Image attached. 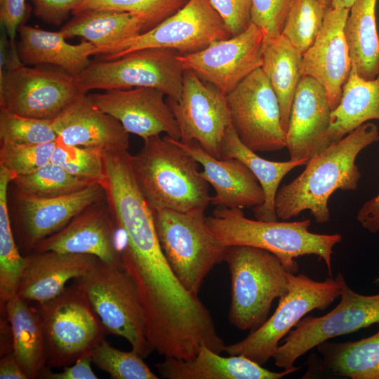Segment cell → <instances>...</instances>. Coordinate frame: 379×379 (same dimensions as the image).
Segmentation results:
<instances>
[{"label":"cell","mask_w":379,"mask_h":379,"mask_svg":"<svg viewBox=\"0 0 379 379\" xmlns=\"http://www.w3.org/2000/svg\"><path fill=\"white\" fill-rule=\"evenodd\" d=\"M0 2L1 22L13 46L16 32L25 15V0H0Z\"/></svg>","instance_id":"44"},{"label":"cell","mask_w":379,"mask_h":379,"mask_svg":"<svg viewBox=\"0 0 379 379\" xmlns=\"http://www.w3.org/2000/svg\"><path fill=\"white\" fill-rule=\"evenodd\" d=\"M354 0H332L331 8L350 9Z\"/></svg>","instance_id":"48"},{"label":"cell","mask_w":379,"mask_h":379,"mask_svg":"<svg viewBox=\"0 0 379 379\" xmlns=\"http://www.w3.org/2000/svg\"><path fill=\"white\" fill-rule=\"evenodd\" d=\"M130 163L136 183L154 211H205L210 203L208 182L200 175L199 163L168 135L144 140Z\"/></svg>","instance_id":"2"},{"label":"cell","mask_w":379,"mask_h":379,"mask_svg":"<svg viewBox=\"0 0 379 379\" xmlns=\"http://www.w3.org/2000/svg\"><path fill=\"white\" fill-rule=\"evenodd\" d=\"M82 0H32L34 14L46 22L60 25Z\"/></svg>","instance_id":"43"},{"label":"cell","mask_w":379,"mask_h":379,"mask_svg":"<svg viewBox=\"0 0 379 379\" xmlns=\"http://www.w3.org/2000/svg\"><path fill=\"white\" fill-rule=\"evenodd\" d=\"M171 140L203 167L200 175L215 191L210 199L213 205L242 208H254L264 203L265 194L260 182L242 161L235 158L217 159L195 140L184 143Z\"/></svg>","instance_id":"21"},{"label":"cell","mask_w":379,"mask_h":379,"mask_svg":"<svg viewBox=\"0 0 379 379\" xmlns=\"http://www.w3.org/2000/svg\"><path fill=\"white\" fill-rule=\"evenodd\" d=\"M326 10L317 0H294L281 35L303 55L319 35Z\"/></svg>","instance_id":"35"},{"label":"cell","mask_w":379,"mask_h":379,"mask_svg":"<svg viewBox=\"0 0 379 379\" xmlns=\"http://www.w3.org/2000/svg\"><path fill=\"white\" fill-rule=\"evenodd\" d=\"M188 0H82L72 12L89 10L126 12L140 17L147 32L180 10Z\"/></svg>","instance_id":"36"},{"label":"cell","mask_w":379,"mask_h":379,"mask_svg":"<svg viewBox=\"0 0 379 379\" xmlns=\"http://www.w3.org/2000/svg\"><path fill=\"white\" fill-rule=\"evenodd\" d=\"M156 366L168 379H280L301 367L272 371L243 355L222 357L207 347L190 359L165 357Z\"/></svg>","instance_id":"24"},{"label":"cell","mask_w":379,"mask_h":379,"mask_svg":"<svg viewBox=\"0 0 379 379\" xmlns=\"http://www.w3.org/2000/svg\"><path fill=\"white\" fill-rule=\"evenodd\" d=\"M226 96L231 124L244 145L255 152L286 147L279 100L261 68Z\"/></svg>","instance_id":"13"},{"label":"cell","mask_w":379,"mask_h":379,"mask_svg":"<svg viewBox=\"0 0 379 379\" xmlns=\"http://www.w3.org/2000/svg\"><path fill=\"white\" fill-rule=\"evenodd\" d=\"M376 3L377 0H354L344 27L352 67L366 80L374 79L379 74Z\"/></svg>","instance_id":"32"},{"label":"cell","mask_w":379,"mask_h":379,"mask_svg":"<svg viewBox=\"0 0 379 379\" xmlns=\"http://www.w3.org/2000/svg\"><path fill=\"white\" fill-rule=\"evenodd\" d=\"M227 95L185 69L180 98H167L178 123L182 142L193 140L209 154L221 159V142L231 124Z\"/></svg>","instance_id":"14"},{"label":"cell","mask_w":379,"mask_h":379,"mask_svg":"<svg viewBox=\"0 0 379 379\" xmlns=\"http://www.w3.org/2000/svg\"><path fill=\"white\" fill-rule=\"evenodd\" d=\"M83 93L74 76L59 67H28L16 49L1 71V109L24 117L53 120Z\"/></svg>","instance_id":"9"},{"label":"cell","mask_w":379,"mask_h":379,"mask_svg":"<svg viewBox=\"0 0 379 379\" xmlns=\"http://www.w3.org/2000/svg\"><path fill=\"white\" fill-rule=\"evenodd\" d=\"M18 31L20 40L16 53L25 65H51L76 77L90 65V57L98 55L97 48L91 42L70 44L60 31L22 24Z\"/></svg>","instance_id":"25"},{"label":"cell","mask_w":379,"mask_h":379,"mask_svg":"<svg viewBox=\"0 0 379 379\" xmlns=\"http://www.w3.org/2000/svg\"><path fill=\"white\" fill-rule=\"evenodd\" d=\"M16 175L0 166V308L18 293L25 265L14 238L8 206V188Z\"/></svg>","instance_id":"33"},{"label":"cell","mask_w":379,"mask_h":379,"mask_svg":"<svg viewBox=\"0 0 379 379\" xmlns=\"http://www.w3.org/2000/svg\"><path fill=\"white\" fill-rule=\"evenodd\" d=\"M103 152L57 140L51 161L76 177L101 183L105 173Z\"/></svg>","instance_id":"38"},{"label":"cell","mask_w":379,"mask_h":379,"mask_svg":"<svg viewBox=\"0 0 379 379\" xmlns=\"http://www.w3.org/2000/svg\"><path fill=\"white\" fill-rule=\"evenodd\" d=\"M222 18L232 36L245 31L251 24L252 0H209Z\"/></svg>","instance_id":"42"},{"label":"cell","mask_w":379,"mask_h":379,"mask_svg":"<svg viewBox=\"0 0 379 379\" xmlns=\"http://www.w3.org/2000/svg\"><path fill=\"white\" fill-rule=\"evenodd\" d=\"M321 4H322L326 9L329 8L331 6L332 0H317Z\"/></svg>","instance_id":"49"},{"label":"cell","mask_w":379,"mask_h":379,"mask_svg":"<svg viewBox=\"0 0 379 379\" xmlns=\"http://www.w3.org/2000/svg\"><path fill=\"white\" fill-rule=\"evenodd\" d=\"M375 282L379 284V277L375 279Z\"/></svg>","instance_id":"50"},{"label":"cell","mask_w":379,"mask_h":379,"mask_svg":"<svg viewBox=\"0 0 379 379\" xmlns=\"http://www.w3.org/2000/svg\"><path fill=\"white\" fill-rule=\"evenodd\" d=\"M154 213L159 244L169 265L184 287L198 295L208 273L224 261L227 247L210 230L203 211L160 209Z\"/></svg>","instance_id":"6"},{"label":"cell","mask_w":379,"mask_h":379,"mask_svg":"<svg viewBox=\"0 0 379 379\" xmlns=\"http://www.w3.org/2000/svg\"><path fill=\"white\" fill-rule=\"evenodd\" d=\"M357 220L368 232H379V192L363 204L357 213Z\"/></svg>","instance_id":"46"},{"label":"cell","mask_w":379,"mask_h":379,"mask_svg":"<svg viewBox=\"0 0 379 379\" xmlns=\"http://www.w3.org/2000/svg\"><path fill=\"white\" fill-rule=\"evenodd\" d=\"M92 362L114 379H157L142 357L131 350H118L103 338L91 352Z\"/></svg>","instance_id":"37"},{"label":"cell","mask_w":379,"mask_h":379,"mask_svg":"<svg viewBox=\"0 0 379 379\" xmlns=\"http://www.w3.org/2000/svg\"><path fill=\"white\" fill-rule=\"evenodd\" d=\"M206 224L225 247L250 246L275 254L287 271L295 274V258L315 255L322 259L332 276L333 247L342 240L339 234H323L310 231V219L294 222L262 221L245 217L241 208L217 206Z\"/></svg>","instance_id":"3"},{"label":"cell","mask_w":379,"mask_h":379,"mask_svg":"<svg viewBox=\"0 0 379 379\" xmlns=\"http://www.w3.org/2000/svg\"><path fill=\"white\" fill-rule=\"evenodd\" d=\"M371 120H379V74L366 80L352 67L340 103L331 112L323 149Z\"/></svg>","instance_id":"29"},{"label":"cell","mask_w":379,"mask_h":379,"mask_svg":"<svg viewBox=\"0 0 379 379\" xmlns=\"http://www.w3.org/2000/svg\"><path fill=\"white\" fill-rule=\"evenodd\" d=\"M91 356H86L79 359L72 366L63 367L59 373H53L46 366L39 378L45 379H97L98 376L93 371L91 363Z\"/></svg>","instance_id":"45"},{"label":"cell","mask_w":379,"mask_h":379,"mask_svg":"<svg viewBox=\"0 0 379 379\" xmlns=\"http://www.w3.org/2000/svg\"><path fill=\"white\" fill-rule=\"evenodd\" d=\"M224 261L231 276L230 321L253 331L267 319L273 301L288 293V272L275 254L250 246L227 247Z\"/></svg>","instance_id":"4"},{"label":"cell","mask_w":379,"mask_h":379,"mask_svg":"<svg viewBox=\"0 0 379 379\" xmlns=\"http://www.w3.org/2000/svg\"><path fill=\"white\" fill-rule=\"evenodd\" d=\"M235 158L242 161L255 175L265 194L264 203L253 208L257 220L277 221L275 197L279 186L293 168L304 166L308 159L272 161L259 157L239 138L232 124L226 128L221 142V159Z\"/></svg>","instance_id":"30"},{"label":"cell","mask_w":379,"mask_h":379,"mask_svg":"<svg viewBox=\"0 0 379 379\" xmlns=\"http://www.w3.org/2000/svg\"><path fill=\"white\" fill-rule=\"evenodd\" d=\"M332 109L324 87L302 76L295 93L286 133L291 160L309 159L323 149Z\"/></svg>","instance_id":"20"},{"label":"cell","mask_w":379,"mask_h":379,"mask_svg":"<svg viewBox=\"0 0 379 379\" xmlns=\"http://www.w3.org/2000/svg\"><path fill=\"white\" fill-rule=\"evenodd\" d=\"M56 141L41 144L1 142L0 166L16 176L30 173L51 160Z\"/></svg>","instance_id":"40"},{"label":"cell","mask_w":379,"mask_h":379,"mask_svg":"<svg viewBox=\"0 0 379 379\" xmlns=\"http://www.w3.org/2000/svg\"><path fill=\"white\" fill-rule=\"evenodd\" d=\"M48 350L47 366L62 368L91 356L105 330L83 293L73 284L38 304Z\"/></svg>","instance_id":"10"},{"label":"cell","mask_w":379,"mask_h":379,"mask_svg":"<svg viewBox=\"0 0 379 379\" xmlns=\"http://www.w3.org/2000/svg\"><path fill=\"white\" fill-rule=\"evenodd\" d=\"M230 36L222 18L209 0H188L158 25L121 43L101 60H114L149 48H169L180 54H190Z\"/></svg>","instance_id":"12"},{"label":"cell","mask_w":379,"mask_h":379,"mask_svg":"<svg viewBox=\"0 0 379 379\" xmlns=\"http://www.w3.org/2000/svg\"><path fill=\"white\" fill-rule=\"evenodd\" d=\"M262 59L260 68L278 98L286 133L295 93L302 77V55L283 35L264 34Z\"/></svg>","instance_id":"31"},{"label":"cell","mask_w":379,"mask_h":379,"mask_svg":"<svg viewBox=\"0 0 379 379\" xmlns=\"http://www.w3.org/2000/svg\"><path fill=\"white\" fill-rule=\"evenodd\" d=\"M117 228L105 198L86 207L60 231L40 241L32 252L87 254L102 262L122 266L116 239Z\"/></svg>","instance_id":"18"},{"label":"cell","mask_w":379,"mask_h":379,"mask_svg":"<svg viewBox=\"0 0 379 379\" xmlns=\"http://www.w3.org/2000/svg\"><path fill=\"white\" fill-rule=\"evenodd\" d=\"M340 302L321 317L308 315L282 339L272 355L276 366L293 368L295 361L318 345L335 337L379 326V293L362 295L351 289L340 276Z\"/></svg>","instance_id":"11"},{"label":"cell","mask_w":379,"mask_h":379,"mask_svg":"<svg viewBox=\"0 0 379 379\" xmlns=\"http://www.w3.org/2000/svg\"><path fill=\"white\" fill-rule=\"evenodd\" d=\"M12 182L18 191L39 197L66 195L98 183L76 177L51 161L30 173L17 175Z\"/></svg>","instance_id":"34"},{"label":"cell","mask_w":379,"mask_h":379,"mask_svg":"<svg viewBox=\"0 0 379 379\" xmlns=\"http://www.w3.org/2000/svg\"><path fill=\"white\" fill-rule=\"evenodd\" d=\"M264 33L251 23L243 32L212 42L204 49L178 54L185 69L227 95L262 63Z\"/></svg>","instance_id":"15"},{"label":"cell","mask_w":379,"mask_h":379,"mask_svg":"<svg viewBox=\"0 0 379 379\" xmlns=\"http://www.w3.org/2000/svg\"><path fill=\"white\" fill-rule=\"evenodd\" d=\"M59 141L69 145L128 150V133L114 117L101 111L88 93L70 103L52 121Z\"/></svg>","instance_id":"22"},{"label":"cell","mask_w":379,"mask_h":379,"mask_svg":"<svg viewBox=\"0 0 379 379\" xmlns=\"http://www.w3.org/2000/svg\"><path fill=\"white\" fill-rule=\"evenodd\" d=\"M1 379H28L12 352L1 357L0 360Z\"/></svg>","instance_id":"47"},{"label":"cell","mask_w":379,"mask_h":379,"mask_svg":"<svg viewBox=\"0 0 379 379\" xmlns=\"http://www.w3.org/2000/svg\"><path fill=\"white\" fill-rule=\"evenodd\" d=\"M105 198V190L100 183L54 197H39L18 190L15 226L19 249L30 253L40 241L60 231L86 207Z\"/></svg>","instance_id":"16"},{"label":"cell","mask_w":379,"mask_h":379,"mask_svg":"<svg viewBox=\"0 0 379 379\" xmlns=\"http://www.w3.org/2000/svg\"><path fill=\"white\" fill-rule=\"evenodd\" d=\"M145 31V22L138 16L126 12L89 10L74 17L60 30L65 39L81 37L93 44L98 55L111 53L121 43Z\"/></svg>","instance_id":"28"},{"label":"cell","mask_w":379,"mask_h":379,"mask_svg":"<svg viewBox=\"0 0 379 379\" xmlns=\"http://www.w3.org/2000/svg\"><path fill=\"white\" fill-rule=\"evenodd\" d=\"M84 295L106 332L125 338L142 358L152 350L144 309L138 290L121 265L100 259L73 283Z\"/></svg>","instance_id":"5"},{"label":"cell","mask_w":379,"mask_h":379,"mask_svg":"<svg viewBox=\"0 0 379 379\" xmlns=\"http://www.w3.org/2000/svg\"><path fill=\"white\" fill-rule=\"evenodd\" d=\"M294 0H252L251 21L264 34L281 35Z\"/></svg>","instance_id":"41"},{"label":"cell","mask_w":379,"mask_h":379,"mask_svg":"<svg viewBox=\"0 0 379 379\" xmlns=\"http://www.w3.org/2000/svg\"><path fill=\"white\" fill-rule=\"evenodd\" d=\"M53 120L24 117L0 109V140L16 144H41L55 142L58 135Z\"/></svg>","instance_id":"39"},{"label":"cell","mask_w":379,"mask_h":379,"mask_svg":"<svg viewBox=\"0 0 379 379\" xmlns=\"http://www.w3.org/2000/svg\"><path fill=\"white\" fill-rule=\"evenodd\" d=\"M321 357L313 360L303 378L319 374L351 379H379V331L357 341L328 340L317 346Z\"/></svg>","instance_id":"26"},{"label":"cell","mask_w":379,"mask_h":379,"mask_svg":"<svg viewBox=\"0 0 379 379\" xmlns=\"http://www.w3.org/2000/svg\"><path fill=\"white\" fill-rule=\"evenodd\" d=\"M101 111L114 117L128 133L144 140L166 133L180 139L178 123L160 91L150 87L109 90L88 94Z\"/></svg>","instance_id":"17"},{"label":"cell","mask_w":379,"mask_h":379,"mask_svg":"<svg viewBox=\"0 0 379 379\" xmlns=\"http://www.w3.org/2000/svg\"><path fill=\"white\" fill-rule=\"evenodd\" d=\"M1 314L11 326L12 352L16 361L28 379L39 378L47 365L48 350L38 310L16 295Z\"/></svg>","instance_id":"27"},{"label":"cell","mask_w":379,"mask_h":379,"mask_svg":"<svg viewBox=\"0 0 379 379\" xmlns=\"http://www.w3.org/2000/svg\"><path fill=\"white\" fill-rule=\"evenodd\" d=\"M341 274L316 281L304 274L288 272V291L279 298L273 314L245 338L226 346L225 352L243 355L260 365L267 363L299 321L312 310H324L340 297Z\"/></svg>","instance_id":"7"},{"label":"cell","mask_w":379,"mask_h":379,"mask_svg":"<svg viewBox=\"0 0 379 379\" xmlns=\"http://www.w3.org/2000/svg\"><path fill=\"white\" fill-rule=\"evenodd\" d=\"M177 51L149 48L109 60L91 61L75 77L80 91L119 90L150 87L178 100L182 89L185 68Z\"/></svg>","instance_id":"8"},{"label":"cell","mask_w":379,"mask_h":379,"mask_svg":"<svg viewBox=\"0 0 379 379\" xmlns=\"http://www.w3.org/2000/svg\"><path fill=\"white\" fill-rule=\"evenodd\" d=\"M379 140L377 125L366 122L310 158L304 171L281 187L275 197L278 219L287 220L308 210L319 224L330 219L328 201L338 190L354 191L361 177L356 159Z\"/></svg>","instance_id":"1"},{"label":"cell","mask_w":379,"mask_h":379,"mask_svg":"<svg viewBox=\"0 0 379 379\" xmlns=\"http://www.w3.org/2000/svg\"><path fill=\"white\" fill-rule=\"evenodd\" d=\"M349 12L347 8H328L319 35L302 55V76L314 78L324 87L332 111L340 103L352 69L344 33Z\"/></svg>","instance_id":"19"},{"label":"cell","mask_w":379,"mask_h":379,"mask_svg":"<svg viewBox=\"0 0 379 379\" xmlns=\"http://www.w3.org/2000/svg\"><path fill=\"white\" fill-rule=\"evenodd\" d=\"M25 265L17 295L41 304L59 295L70 279L88 274L98 258L91 255L48 251L25 255Z\"/></svg>","instance_id":"23"}]
</instances>
